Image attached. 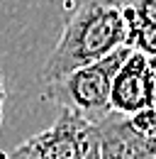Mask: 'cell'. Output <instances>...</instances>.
Returning <instances> with one entry per match:
<instances>
[{
    "label": "cell",
    "mask_w": 156,
    "mask_h": 159,
    "mask_svg": "<svg viewBox=\"0 0 156 159\" xmlns=\"http://www.w3.org/2000/svg\"><path fill=\"white\" fill-rule=\"evenodd\" d=\"M127 44L129 22L119 0H78L41 69V81L51 83Z\"/></svg>",
    "instance_id": "1"
},
{
    "label": "cell",
    "mask_w": 156,
    "mask_h": 159,
    "mask_svg": "<svg viewBox=\"0 0 156 159\" xmlns=\"http://www.w3.org/2000/svg\"><path fill=\"white\" fill-rule=\"evenodd\" d=\"M112 110L122 115H134L156 103V76L151 71V61L144 52L132 47L129 57L122 61L112 83Z\"/></svg>",
    "instance_id": "3"
},
{
    "label": "cell",
    "mask_w": 156,
    "mask_h": 159,
    "mask_svg": "<svg viewBox=\"0 0 156 159\" xmlns=\"http://www.w3.org/2000/svg\"><path fill=\"white\" fill-rule=\"evenodd\" d=\"M98 159H136L144 149V137L129 122V115L110 113L95 125Z\"/></svg>",
    "instance_id": "4"
},
{
    "label": "cell",
    "mask_w": 156,
    "mask_h": 159,
    "mask_svg": "<svg viewBox=\"0 0 156 159\" xmlns=\"http://www.w3.org/2000/svg\"><path fill=\"white\" fill-rule=\"evenodd\" d=\"M129 22V44L156 57V0H119Z\"/></svg>",
    "instance_id": "5"
},
{
    "label": "cell",
    "mask_w": 156,
    "mask_h": 159,
    "mask_svg": "<svg viewBox=\"0 0 156 159\" xmlns=\"http://www.w3.org/2000/svg\"><path fill=\"white\" fill-rule=\"evenodd\" d=\"M5 98H7V88H5V76L0 71V125H2V108H5Z\"/></svg>",
    "instance_id": "7"
},
{
    "label": "cell",
    "mask_w": 156,
    "mask_h": 159,
    "mask_svg": "<svg viewBox=\"0 0 156 159\" xmlns=\"http://www.w3.org/2000/svg\"><path fill=\"white\" fill-rule=\"evenodd\" d=\"M129 52H132L129 44L119 47L105 59L80 66L76 71L46 83V91H44L46 100H54L56 105H61V110H71L85 122L98 125L102 118L112 113V103H110L112 83L122 61L129 57Z\"/></svg>",
    "instance_id": "2"
},
{
    "label": "cell",
    "mask_w": 156,
    "mask_h": 159,
    "mask_svg": "<svg viewBox=\"0 0 156 159\" xmlns=\"http://www.w3.org/2000/svg\"><path fill=\"white\" fill-rule=\"evenodd\" d=\"M136 159H156V137H144V149Z\"/></svg>",
    "instance_id": "6"
}]
</instances>
